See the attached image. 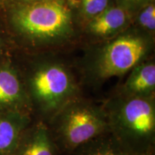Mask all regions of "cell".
<instances>
[{
	"instance_id": "6da1fadb",
	"label": "cell",
	"mask_w": 155,
	"mask_h": 155,
	"mask_svg": "<svg viewBox=\"0 0 155 155\" xmlns=\"http://www.w3.org/2000/svg\"><path fill=\"white\" fill-rule=\"evenodd\" d=\"M0 24L19 53H57L81 44L82 28L71 0L5 6Z\"/></svg>"
},
{
	"instance_id": "7a4b0ae2",
	"label": "cell",
	"mask_w": 155,
	"mask_h": 155,
	"mask_svg": "<svg viewBox=\"0 0 155 155\" xmlns=\"http://www.w3.org/2000/svg\"><path fill=\"white\" fill-rule=\"evenodd\" d=\"M56 54H22L27 63L19 65L32 111L45 122L81 96L80 84L71 66Z\"/></svg>"
},
{
	"instance_id": "3957f363",
	"label": "cell",
	"mask_w": 155,
	"mask_h": 155,
	"mask_svg": "<svg viewBox=\"0 0 155 155\" xmlns=\"http://www.w3.org/2000/svg\"><path fill=\"white\" fill-rule=\"evenodd\" d=\"M154 48L155 38L131 26L110 40L87 45L81 63L83 80L96 86L123 76L152 58Z\"/></svg>"
},
{
	"instance_id": "277c9868",
	"label": "cell",
	"mask_w": 155,
	"mask_h": 155,
	"mask_svg": "<svg viewBox=\"0 0 155 155\" xmlns=\"http://www.w3.org/2000/svg\"><path fill=\"white\" fill-rule=\"evenodd\" d=\"M109 133L133 155L154 153L155 96L116 94L102 104Z\"/></svg>"
},
{
	"instance_id": "5b68a950",
	"label": "cell",
	"mask_w": 155,
	"mask_h": 155,
	"mask_svg": "<svg viewBox=\"0 0 155 155\" xmlns=\"http://www.w3.org/2000/svg\"><path fill=\"white\" fill-rule=\"evenodd\" d=\"M45 123L58 152L69 154L109 133L102 104L98 105L81 96L65 104Z\"/></svg>"
},
{
	"instance_id": "8992f818",
	"label": "cell",
	"mask_w": 155,
	"mask_h": 155,
	"mask_svg": "<svg viewBox=\"0 0 155 155\" xmlns=\"http://www.w3.org/2000/svg\"><path fill=\"white\" fill-rule=\"evenodd\" d=\"M32 113L20 66L14 59V51L0 60V112Z\"/></svg>"
},
{
	"instance_id": "52a82bcc",
	"label": "cell",
	"mask_w": 155,
	"mask_h": 155,
	"mask_svg": "<svg viewBox=\"0 0 155 155\" xmlns=\"http://www.w3.org/2000/svg\"><path fill=\"white\" fill-rule=\"evenodd\" d=\"M131 15L115 4L83 25L81 44L87 46L110 40L131 27Z\"/></svg>"
},
{
	"instance_id": "ba28073f",
	"label": "cell",
	"mask_w": 155,
	"mask_h": 155,
	"mask_svg": "<svg viewBox=\"0 0 155 155\" xmlns=\"http://www.w3.org/2000/svg\"><path fill=\"white\" fill-rule=\"evenodd\" d=\"M58 153L47 124L39 120L25 131L11 155H58Z\"/></svg>"
},
{
	"instance_id": "9c48e42d",
	"label": "cell",
	"mask_w": 155,
	"mask_h": 155,
	"mask_svg": "<svg viewBox=\"0 0 155 155\" xmlns=\"http://www.w3.org/2000/svg\"><path fill=\"white\" fill-rule=\"evenodd\" d=\"M116 94L129 96H155V61L150 58L129 71Z\"/></svg>"
},
{
	"instance_id": "30bf717a",
	"label": "cell",
	"mask_w": 155,
	"mask_h": 155,
	"mask_svg": "<svg viewBox=\"0 0 155 155\" xmlns=\"http://www.w3.org/2000/svg\"><path fill=\"white\" fill-rule=\"evenodd\" d=\"M31 121L28 113L0 112V155L12 154Z\"/></svg>"
},
{
	"instance_id": "8fae6325",
	"label": "cell",
	"mask_w": 155,
	"mask_h": 155,
	"mask_svg": "<svg viewBox=\"0 0 155 155\" xmlns=\"http://www.w3.org/2000/svg\"><path fill=\"white\" fill-rule=\"evenodd\" d=\"M72 155H133L120 144L110 133L88 141L75 150Z\"/></svg>"
},
{
	"instance_id": "7c38bea8",
	"label": "cell",
	"mask_w": 155,
	"mask_h": 155,
	"mask_svg": "<svg viewBox=\"0 0 155 155\" xmlns=\"http://www.w3.org/2000/svg\"><path fill=\"white\" fill-rule=\"evenodd\" d=\"M71 2L81 28L91 19L115 5L114 0H71Z\"/></svg>"
},
{
	"instance_id": "4fadbf2b",
	"label": "cell",
	"mask_w": 155,
	"mask_h": 155,
	"mask_svg": "<svg viewBox=\"0 0 155 155\" xmlns=\"http://www.w3.org/2000/svg\"><path fill=\"white\" fill-rule=\"evenodd\" d=\"M131 26L155 38V0L143 7L134 15Z\"/></svg>"
},
{
	"instance_id": "5bb4252c",
	"label": "cell",
	"mask_w": 155,
	"mask_h": 155,
	"mask_svg": "<svg viewBox=\"0 0 155 155\" xmlns=\"http://www.w3.org/2000/svg\"><path fill=\"white\" fill-rule=\"evenodd\" d=\"M154 0H114L117 6L127 11L133 17L143 7Z\"/></svg>"
},
{
	"instance_id": "9a60e30c",
	"label": "cell",
	"mask_w": 155,
	"mask_h": 155,
	"mask_svg": "<svg viewBox=\"0 0 155 155\" xmlns=\"http://www.w3.org/2000/svg\"><path fill=\"white\" fill-rule=\"evenodd\" d=\"M14 51L8 36L0 24V60L9 53Z\"/></svg>"
},
{
	"instance_id": "2e32d148",
	"label": "cell",
	"mask_w": 155,
	"mask_h": 155,
	"mask_svg": "<svg viewBox=\"0 0 155 155\" xmlns=\"http://www.w3.org/2000/svg\"><path fill=\"white\" fill-rule=\"evenodd\" d=\"M45 1H50V0H5L4 7L13 5H28V4L42 2Z\"/></svg>"
},
{
	"instance_id": "e0dca14e",
	"label": "cell",
	"mask_w": 155,
	"mask_h": 155,
	"mask_svg": "<svg viewBox=\"0 0 155 155\" xmlns=\"http://www.w3.org/2000/svg\"><path fill=\"white\" fill-rule=\"evenodd\" d=\"M4 2H5V0H0V11L3 8Z\"/></svg>"
},
{
	"instance_id": "ac0fdd59",
	"label": "cell",
	"mask_w": 155,
	"mask_h": 155,
	"mask_svg": "<svg viewBox=\"0 0 155 155\" xmlns=\"http://www.w3.org/2000/svg\"><path fill=\"white\" fill-rule=\"evenodd\" d=\"M144 155H154V153H150V154H144Z\"/></svg>"
}]
</instances>
